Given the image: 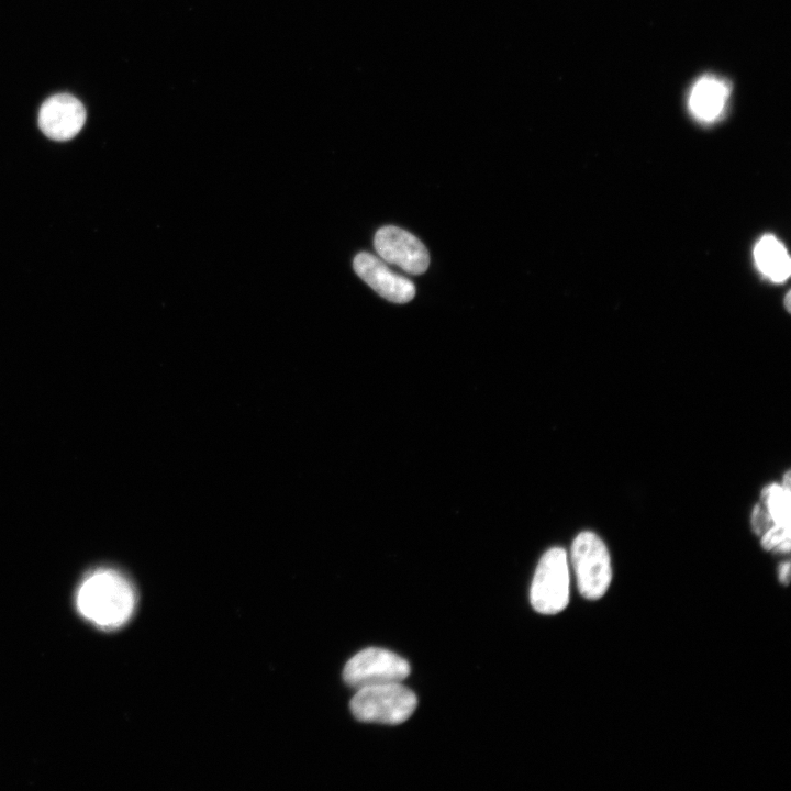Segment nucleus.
<instances>
[{
  "instance_id": "12",
  "label": "nucleus",
  "mask_w": 791,
  "mask_h": 791,
  "mask_svg": "<svg viewBox=\"0 0 791 791\" xmlns=\"http://www.w3.org/2000/svg\"><path fill=\"white\" fill-rule=\"evenodd\" d=\"M779 580L783 584H789L790 581V562L784 561L779 566Z\"/></svg>"
},
{
  "instance_id": "2",
  "label": "nucleus",
  "mask_w": 791,
  "mask_h": 791,
  "mask_svg": "<svg viewBox=\"0 0 791 791\" xmlns=\"http://www.w3.org/2000/svg\"><path fill=\"white\" fill-rule=\"evenodd\" d=\"M751 527L760 536L764 549L789 553L791 546V475L788 470L782 484L764 488L760 501L751 512Z\"/></svg>"
},
{
  "instance_id": "5",
  "label": "nucleus",
  "mask_w": 791,
  "mask_h": 791,
  "mask_svg": "<svg viewBox=\"0 0 791 791\" xmlns=\"http://www.w3.org/2000/svg\"><path fill=\"white\" fill-rule=\"evenodd\" d=\"M530 600L533 609L542 614L561 612L569 603V568L566 550L549 548L535 570Z\"/></svg>"
},
{
  "instance_id": "3",
  "label": "nucleus",
  "mask_w": 791,
  "mask_h": 791,
  "mask_svg": "<svg viewBox=\"0 0 791 791\" xmlns=\"http://www.w3.org/2000/svg\"><path fill=\"white\" fill-rule=\"evenodd\" d=\"M417 699L400 683L358 689L350 701L353 715L361 722L398 725L414 712Z\"/></svg>"
},
{
  "instance_id": "4",
  "label": "nucleus",
  "mask_w": 791,
  "mask_h": 791,
  "mask_svg": "<svg viewBox=\"0 0 791 791\" xmlns=\"http://www.w3.org/2000/svg\"><path fill=\"white\" fill-rule=\"evenodd\" d=\"M571 562L581 595L602 598L612 580L611 558L603 541L590 531L579 533L571 545Z\"/></svg>"
},
{
  "instance_id": "11",
  "label": "nucleus",
  "mask_w": 791,
  "mask_h": 791,
  "mask_svg": "<svg viewBox=\"0 0 791 791\" xmlns=\"http://www.w3.org/2000/svg\"><path fill=\"white\" fill-rule=\"evenodd\" d=\"M754 256L758 269L776 282L790 275V258L784 246L773 236H764L756 245Z\"/></svg>"
},
{
  "instance_id": "8",
  "label": "nucleus",
  "mask_w": 791,
  "mask_h": 791,
  "mask_svg": "<svg viewBox=\"0 0 791 791\" xmlns=\"http://www.w3.org/2000/svg\"><path fill=\"white\" fill-rule=\"evenodd\" d=\"M355 272L382 298L394 303H406L415 296L414 283L392 271L385 261L366 252L353 260Z\"/></svg>"
},
{
  "instance_id": "10",
  "label": "nucleus",
  "mask_w": 791,
  "mask_h": 791,
  "mask_svg": "<svg viewBox=\"0 0 791 791\" xmlns=\"http://www.w3.org/2000/svg\"><path fill=\"white\" fill-rule=\"evenodd\" d=\"M731 85L713 75L699 78L689 92L688 107L700 122L712 123L718 120L727 107Z\"/></svg>"
},
{
  "instance_id": "6",
  "label": "nucleus",
  "mask_w": 791,
  "mask_h": 791,
  "mask_svg": "<svg viewBox=\"0 0 791 791\" xmlns=\"http://www.w3.org/2000/svg\"><path fill=\"white\" fill-rule=\"evenodd\" d=\"M409 662L399 655L382 648L370 647L357 653L345 665V682L355 688L400 683L409 675Z\"/></svg>"
},
{
  "instance_id": "7",
  "label": "nucleus",
  "mask_w": 791,
  "mask_h": 791,
  "mask_svg": "<svg viewBox=\"0 0 791 791\" xmlns=\"http://www.w3.org/2000/svg\"><path fill=\"white\" fill-rule=\"evenodd\" d=\"M374 246L382 260L405 272L421 275L428 268L430 256L426 247L403 229L393 225L380 227L375 234Z\"/></svg>"
},
{
  "instance_id": "1",
  "label": "nucleus",
  "mask_w": 791,
  "mask_h": 791,
  "mask_svg": "<svg viewBox=\"0 0 791 791\" xmlns=\"http://www.w3.org/2000/svg\"><path fill=\"white\" fill-rule=\"evenodd\" d=\"M135 604L133 586L124 575L111 568H98L88 573L76 594L78 612L102 630L124 625Z\"/></svg>"
},
{
  "instance_id": "9",
  "label": "nucleus",
  "mask_w": 791,
  "mask_h": 791,
  "mask_svg": "<svg viewBox=\"0 0 791 791\" xmlns=\"http://www.w3.org/2000/svg\"><path fill=\"white\" fill-rule=\"evenodd\" d=\"M86 121L82 103L71 94L49 97L38 112V126L49 138L67 141L76 136Z\"/></svg>"
}]
</instances>
